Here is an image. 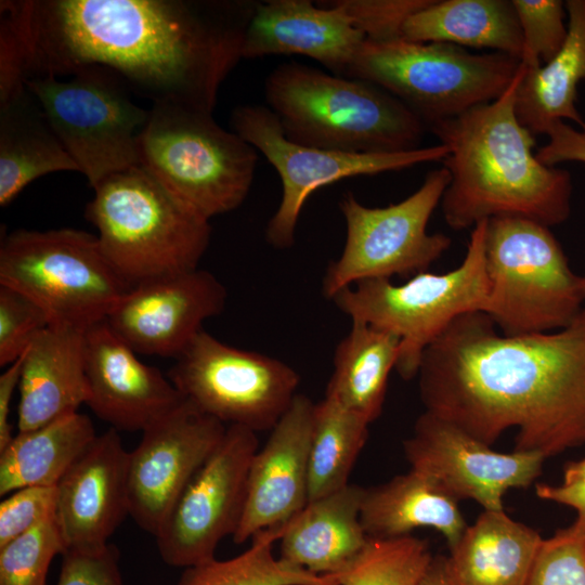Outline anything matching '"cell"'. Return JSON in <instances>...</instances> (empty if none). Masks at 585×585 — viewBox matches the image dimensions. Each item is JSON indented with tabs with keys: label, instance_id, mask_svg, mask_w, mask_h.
Returning <instances> with one entry per match:
<instances>
[{
	"label": "cell",
	"instance_id": "6da1fadb",
	"mask_svg": "<svg viewBox=\"0 0 585 585\" xmlns=\"http://www.w3.org/2000/svg\"><path fill=\"white\" fill-rule=\"evenodd\" d=\"M257 2L238 0H2L26 80L107 67L153 104L212 113L243 58Z\"/></svg>",
	"mask_w": 585,
	"mask_h": 585
},
{
	"label": "cell",
	"instance_id": "7a4b0ae2",
	"mask_svg": "<svg viewBox=\"0 0 585 585\" xmlns=\"http://www.w3.org/2000/svg\"><path fill=\"white\" fill-rule=\"evenodd\" d=\"M425 411L491 446L516 428L515 450L545 458L585 444V307L566 328L502 335L483 312L456 317L424 351Z\"/></svg>",
	"mask_w": 585,
	"mask_h": 585
},
{
	"label": "cell",
	"instance_id": "3957f363",
	"mask_svg": "<svg viewBox=\"0 0 585 585\" xmlns=\"http://www.w3.org/2000/svg\"><path fill=\"white\" fill-rule=\"evenodd\" d=\"M521 63L507 90L496 100L428 128L447 147L442 160L450 182L441 199L445 223L472 229L495 217H523L546 226L571 214L572 177L541 162L534 135L516 114V94L524 74Z\"/></svg>",
	"mask_w": 585,
	"mask_h": 585
},
{
	"label": "cell",
	"instance_id": "277c9868",
	"mask_svg": "<svg viewBox=\"0 0 585 585\" xmlns=\"http://www.w3.org/2000/svg\"><path fill=\"white\" fill-rule=\"evenodd\" d=\"M268 107L297 144L344 153H400L419 148L427 128L380 87L297 61L264 80Z\"/></svg>",
	"mask_w": 585,
	"mask_h": 585
},
{
	"label": "cell",
	"instance_id": "5b68a950",
	"mask_svg": "<svg viewBox=\"0 0 585 585\" xmlns=\"http://www.w3.org/2000/svg\"><path fill=\"white\" fill-rule=\"evenodd\" d=\"M86 218L117 274L133 287L198 269L211 236L203 217L141 165L108 176L94 187Z\"/></svg>",
	"mask_w": 585,
	"mask_h": 585
},
{
	"label": "cell",
	"instance_id": "8992f818",
	"mask_svg": "<svg viewBox=\"0 0 585 585\" xmlns=\"http://www.w3.org/2000/svg\"><path fill=\"white\" fill-rule=\"evenodd\" d=\"M484 255L489 296L483 313L502 335L566 328L585 307L583 276L570 268L549 226L523 217L491 218Z\"/></svg>",
	"mask_w": 585,
	"mask_h": 585
},
{
	"label": "cell",
	"instance_id": "52a82bcc",
	"mask_svg": "<svg viewBox=\"0 0 585 585\" xmlns=\"http://www.w3.org/2000/svg\"><path fill=\"white\" fill-rule=\"evenodd\" d=\"M139 159L178 199L210 220L244 203L258 153L212 113L156 103L140 135Z\"/></svg>",
	"mask_w": 585,
	"mask_h": 585
},
{
	"label": "cell",
	"instance_id": "ba28073f",
	"mask_svg": "<svg viewBox=\"0 0 585 585\" xmlns=\"http://www.w3.org/2000/svg\"><path fill=\"white\" fill-rule=\"evenodd\" d=\"M520 65L507 54L451 43L366 39L344 77L380 87L429 127L499 98Z\"/></svg>",
	"mask_w": 585,
	"mask_h": 585
},
{
	"label": "cell",
	"instance_id": "9c48e42d",
	"mask_svg": "<svg viewBox=\"0 0 585 585\" xmlns=\"http://www.w3.org/2000/svg\"><path fill=\"white\" fill-rule=\"evenodd\" d=\"M486 223L483 220L471 229L466 255L452 271L421 272L401 285L387 278L366 280L330 299L351 321L387 329L401 339L395 370L402 379L417 377L424 351L456 317L484 312Z\"/></svg>",
	"mask_w": 585,
	"mask_h": 585
},
{
	"label": "cell",
	"instance_id": "30bf717a",
	"mask_svg": "<svg viewBox=\"0 0 585 585\" xmlns=\"http://www.w3.org/2000/svg\"><path fill=\"white\" fill-rule=\"evenodd\" d=\"M0 285L38 303L51 324L81 330L105 321L131 288L106 259L96 235L67 227L5 234Z\"/></svg>",
	"mask_w": 585,
	"mask_h": 585
},
{
	"label": "cell",
	"instance_id": "8fae6325",
	"mask_svg": "<svg viewBox=\"0 0 585 585\" xmlns=\"http://www.w3.org/2000/svg\"><path fill=\"white\" fill-rule=\"evenodd\" d=\"M26 86L92 188L140 165L139 140L150 109L132 101L131 89L115 72L89 65L68 79L32 77Z\"/></svg>",
	"mask_w": 585,
	"mask_h": 585
},
{
	"label": "cell",
	"instance_id": "7c38bea8",
	"mask_svg": "<svg viewBox=\"0 0 585 585\" xmlns=\"http://www.w3.org/2000/svg\"><path fill=\"white\" fill-rule=\"evenodd\" d=\"M448 182V171L442 166L429 171L405 199L378 208L344 193L339 209L346 221V243L326 269L324 296L332 299L341 289L366 280L426 272L452 244L447 235L427 231Z\"/></svg>",
	"mask_w": 585,
	"mask_h": 585
},
{
	"label": "cell",
	"instance_id": "4fadbf2b",
	"mask_svg": "<svg viewBox=\"0 0 585 585\" xmlns=\"http://www.w3.org/2000/svg\"><path fill=\"white\" fill-rule=\"evenodd\" d=\"M168 378L205 414L226 426L271 430L300 382L285 362L220 341L202 329L174 359Z\"/></svg>",
	"mask_w": 585,
	"mask_h": 585
},
{
	"label": "cell",
	"instance_id": "5bb4252c",
	"mask_svg": "<svg viewBox=\"0 0 585 585\" xmlns=\"http://www.w3.org/2000/svg\"><path fill=\"white\" fill-rule=\"evenodd\" d=\"M235 133L259 151L277 171L282 182L280 205L265 226L266 242L278 249L294 245L296 227L307 199L316 190L358 176L403 170L419 164L442 161L443 144L400 153H344L289 141L275 114L263 105H242L230 117Z\"/></svg>",
	"mask_w": 585,
	"mask_h": 585
},
{
	"label": "cell",
	"instance_id": "9a60e30c",
	"mask_svg": "<svg viewBox=\"0 0 585 585\" xmlns=\"http://www.w3.org/2000/svg\"><path fill=\"white\" fill-rule=\"evenodd\" d=\"M258 448L257 432L227 426L155 535L166 564L186 569L208 562L216 558L219 543L233 536L242 518L249 467Z\"/></svg>",
	"mask_w": 585,
	"mask_h": 585
},
{
	"label": "cell",
	"instance_id": "2e32d148",
	"mask_svg": "<svg viewBox=\"0 0 585 585\" xmlns=\"http://www.w3.org/2000/svg\"><path fill=\"white\" fill-rule=\"evenodd\" d=\"M226 428L184 399L142 430L128 463L129 516L142 530L157 534Z\"/></svg>",
	"mask_w": 585,
	"mask_h": 585
},
{
	"label": "cell",
	"instance_id": "e0dca14e",
	"mask_svg": "<svg viewBox=\"0 0 585 585\" xmlns=\"http://www.w3.org/2000/svg\"><path fill=\"white\" fill-rule=\"evenodd\" d=\"M403 451L412 470L437 481L458 502L473 499L484 510H503L506 492L530 486L546 459L538 452H495L427 411L403 441Z\"/></svg>",
	"mask_w": 585,
	"mask_h": 585
},
{
	"label": "cell",
	"instance_id": "ac0fdd59",
	"mask_svg": "<svg viewBox=\"0 0 585 585\" xmlns=\"http://www.w3.org/2000/svg\"><path fill=\"white\" fill-rule=\"evenodd\" d=\"M226 296L212 273L195 269L131 287L105 321L135 353L177 359Z\"/></svg>",
	"mask_w": 585,
	"mask_h": 585
},
{
	"label": "cell",
	"instance_id": "d6986e66",
	"mask_svg": "<svg viewBox=\"0 0 585 585\" xmlns=\"http://www.w3.org/2000/svg\"><path fill=\"white\" fill-rule=\"evenodd\" d=\"M314 406L309 396L297 393L253 455L234 543L287 523L307 505Z\"/></svg>",
	"mask_w": 585,
	"mask_h": 585
},
{
	"label": "cell",
	"instance_id": "ffe728a7",
	"mask_svg": "<svg viewBox=\"0 0 585 585\" xmlns=\"http://www.w3.org/2000/svg\"><path fill=\"white\" fill-rule=\"evenodd\" d=\"M89 408L117 431H138L184 396L156 367L144 364L106 321L84 332Z\"/></svg>",
	"mask_w": 585,
	"mask_h": 585
},
{
	"label": "cell",
	"instance_id": "44dd1931",
	"mask_svg": "<svg viewBox=\"0 0 585 585\" xmlns=\"http://www.w3.org/2000/svg\"><path fill=\"white\" fill-rule=\"evenodd\" d=\"M128 463L119 431L109 428L62 477L56 484L55 520L65 550L108 544L129 515Z\"/></svg>",
	"mask_w": 585,
	"mask_h": 585
},
{
	"label": "cell",
	"instance_id": "7402d4cb",
	"mask_svg": "<svg viewBox=\"0 0 585 585\" xmlns=\"http://www.w3.org/2000/svg\"><path fill=\"white\" fill-rule=\"evenodd\" d=\"M365 35L336 1L320 6L310 0L257 2L247 25L243 58L298 54L344 77Z\"/></svg>",
	"mask_w": 585,
	"mask_h": 585
},
{
	"label": "cell",
	"instance_id": "603a6c76",
	"mask_svg": "<svg viewBox=\"0 0 585 585\" xmlns=\"http://www.w3.org/2000/svg\"><path fill=\"white\" fill-rule=\"evenodd\" d=\"M84 332L50 324L26 350L18 385V431L77 413L87 403Z\"/></svg>",
	"mask_w": 585,
	"mask_h": 585
},
{
	"label": "cell",
	"instance_id": "cb8c5ba5",
	"mask_svg": "<svg viewBox=\"0 0 585 585\" xmlns=\"http://www.w3.org/2000/svg\"><path fill=\"white\" fill-rule=\"evenodd\" d=\"M364 489L349 483L308 502L281 525L278 557L318 575L342 571L368 540L360 519Z\"/></svg>",
	"mask_w": 585,
	"mask_h": 585
},
{
	"label": "cell",
	"instance_id": "d4e9b609",
	"mask_svg": "<svg viewBox=\"0 0 585 585\" xmlns=\"http://www.w3.org/2000/svg\"><path fill=\"white\" fill-rule=\"evenodd\" d=\"M543 537L503 510H483L445 558L452 585H525Z\"/></svg>",
	"mask_w": 585,
	"mask_h": 585
},
{
	"label": "cell",
	"instance_id": "484cf974",
	"mask_svg": "<svg viewBox=\"0 0 585 585\" xmlns=\"http://www.w3.org/2000/svg\"><path fill=\"white\" fill-rule=\"evenodd\" d=\"M360 519L367 537L410 535L418 528H432L453 547L467 524L458 500L437 481L415 470L364 489Z\"/></svg>",
	"mask_w": 585,
	"mask_h": 585
},
{
	"label": "cell",
	"instance_id": "4316f807",
	"mask_svg": "<svg viewBox=\"0 0 585 585\" xmlns=\"http://www.w3.org/2000/svg\"><path fill=\"white\" fill-rule=\"evenodd\" d=\"M564 4L568 35L562 48L541 66L525 67L517 89L518 120L533 135L545 134L555 121L570 120L585 127L576 108L577 84L585 79V0Z\"/></svg>",
	"mask_w": 585,
	"mask_h": 585
},
{
	"label": "cell",
	"instance_id": "83f0119b",
	"mask_svg": "<svg viewBox=\"0 0 585 585\" xmlns=\"http://www.w3.org/2000/svg\"><path fill=\"white\" fill-rule=\"evenodd\" d=\"M56 171L78 167L26 88L0 104V206H8L36 179Z\"/></svg>",
	"mask_w": 585,
	"mask_h": 585
},
{
	"label": "cell",
	"instance_id": "f1b7e54d",
	"mask_svg": "<svg viewBox=\"0 0 585 585\" xmlns=\"http://www.w3.org/2000/svg\"><path fill=\"white\" fill-rule=\"evenodd\" d=\"M402 38L491 49L518 60L523 48L511 0H431L404 23Z\"/></svg>",
	"mask_w": 585,
	"mask_h": 585
},
{
	"label": "cell",
	"instance_id": "f546056e",
	"mask_svg": "<svg viewBox=\"0 0 585 585\" xmlns=\"http://www.w3.org/2000/svg\"><path fill=\"white\" fill-rule=\"evenodd\" d=\"M401 339L387 329L351 321L337 344L325 395L337 400L369 425L381 414L391 370L396 366Z\"/></svg>",
	"mask_w": 585,
	"mask_h": 585
},
{
	"label": "cell",
	"instance_id": "4dcf8cb0",
	"mask_svg": "<svg viewBox=\"0 0 585 585\" xmlns=\"http://www.w3.org/2000/svg\"><path fill=\"white\" fill-rule=\"evenodd\" d=\"M96 435L89 416L78 412L18 431L0 452V495L26 486H56Z\"/></svg>",
	"mask_w": 585,
	"mask_h": 585
},
{
	"label": "cell",
	"instance_id": "1f68e13d",
	"mask_svg": "<svg viewBox=\"0 0 585 585\" xmlns=\"http://www.w3.org/2000/svg\"><path fill=\"white\" fill-rule=\"evenodd\" d=\"M368 427L365 419L330 396L315 403L308 502L349 484L350 473L367 441Z\"/></svg>",
	"mask_w": 585,
	"mask_h": 585
},
{
	"label": "cell",
	"instance_id": "d6a6232c",
	"mask_svg": "<svg viewBox=\"0 0 585 585\" xmlns=\"http://www.w3.org/2000/svg\"><path fill=\"white\" fill-rule=\"evenodd\" d=\"M281 526L258 532L244 552L186 568L177 585H339L334 575H318L273 554Z\"/></svg>",
	"mask_w": 585,
	"mask_h": 585
},
{
	"label": "cell",
	"instance_id": "836d02e7",
	"mask_svg": "<svg viewBox=\"0 0 585 585\" xmlns=\"http://www.w3.org/2000/svg\"><path fill=\"white\" fill-rule=\"evenodd\" d=\"M433 557L427 543L411 534L368 537L360 554L339 573V585H418Z\"/></svg>",
	"mask_w": 585,
	"mask_h": 585
},
{
	"label": "cell",
	"instance_id": "e575fe53",
	"mask_svg": "<svg viewBox=\"0 0 585 585\" xmlns=\"http://www.w3.org/2000/svg\"><path fill=\"white\" fill-rule=\"evenodd\" d=\"M64 550L54 516L0 547V585H46L53 558Z\"/></svg>",
	"mask_w": 585,
	"mask_h": 585
},
{
	"label": "cell",
	"instance_id": "d590c367",
	"mask_svg": "<svg viewBox=\"0 0 585 585\" xmlns=\"http://www.w3.org/2000/svg\"><path fill=\"white\" fill-rule=\"evenodd\" d=\"M520 24L523 48L520 62L535 68L550 61L568 35L567 10L560 0H511Z\"/></svg>",
	"mask_w": 585,
	"mask_h": 585
},
{
	"label": "cell",
	"instance_id": "8d00e7d4",
	"mask_svg": "<svg viewBox=\"0 0 585 585\" xmlns=\"http://www.w3.org/2000/svg\"><path fill=\"white\" fill-rule=\"evenodd\" d=\"M525 585H585V517L543 538Z\"/></svg>",
	"mask_w": 585,
	"mask_h": 585
},
{
	"label": "cell",
	"instance_id": "74e56055",
	"mask_svg": "<svg viewBox=\"0 0 585 585\" xmlns=\"http://www.w3.org/2000/svg\"><path fill=\"white\" fill-rule=\"evenodd\" d=\"M48 313L18 290L0 285V366L14 363L49 325Z\"/></svg>",
	"mask_w": 585,
	"mask_h": 585
},
{
	"label": "cell",
	"instance_id": "f35d334b",
	"mask_svg": "<svg viewBox=\"0 0 585 585\" xmlns=\"http://www.w3.org/2000/svg\"><path fill=\"white\" fill-rule=\"evenodd\" d=\"M56 510V486H26L0 504V547L32 530Z\"/></svg>",
	"mask_w": 585,
	"mask_h": 585
},
{
	"label": "cell",
	"instance_id": "ab89813d",
	"mask_svg": "<svg viewBox=\"0 0 585 585\" xmlns=\"http://www.w3.org/2000/svg\"><path fill=\"white\" fill-rule=\"evenodd\" d=\"M431 0H338L355 27L370 40L402 37L404 23Z\"/></svg>",
	"mask_w": 585,
	"mask_h": 585
},
{
	"label": "cell",
	"instance_id": "60d3db41",
	"mask_svg": "<svg viewBox=\"0 0 585 585\" xmlns=\"http://www.w3.org/2000/svg\"><path fill=\"white\" fill-rule=\"evenodd\" d=\"M56 585H121L119 552L116 546L94 549H66Z\"/></svg>",
	"mask_w": 585,
	"mask_h": 585
},
{
	"label": "cell",
	"instance_id": "b9f144b4",
	"mask_svg": "<svg viewBox=\"0 0 585 585\" xmlns=\"http://www.w3.org/2000/svg\"><path fill=\"white\" fill-rule=\"evenodd\" d=\"M545 134L547 143L535 153L541 162L551 167L568 161L585 164V127L577 129L564 121H555Z\"/></svg>",
	"mask_w": 585,
	"mask_h": 585
},
{
	"label": "cell",
	"instance_id": "7bdbcfd3",
	"mask_svg": "<svg viewBox=\"0 0 585 585\" xmlns=\"http://www.w3.org/2000/svg\"><path fill=\"white\" fill-rule=\"evenodd\" d=\"M25 352L9 365L0 376V452L5 448L14 437L9 417L13 394L20 385Z\"/></svg>",
	"mask_w": 585,
	"mask_h": 585
},
{
	"label": "cell",
	"instance_id": "ee69618b",
	"mask_svg": "<svg viewBox=\"0 0 585 585\" xmlns=\"http://www.w3.org/2000/svg\"><path fill=\"white\" fill-rule=\"evenodd\" d=\"M536 495L545 500L555 502L576 510L577 517H585V481L572 484H537Z\"/></svg>",
	"mask_w": 585,
	"mask_h": 585
},
{
	"label": "cell",
	"instance_id": "f6af8a7d",
	"mask_svg": "<svg viewBox=\"0 0 585 585\" xmlns=\"http://www.w3.org/2000/svg\"><path fill=\"white\" fill-rule=\"evenodd\" d=\"M418 585H452L445 571V558H433Z\"/></svg>",
	"mask_w": 585,
	"mask_h": 585
},
{
	"label": "cell",
	"instance_id": "bcb514c9",
	"mask_svg": "<svg viewBox=\"0 0 585 585\" xmlns=\"http://www.w3.org/2000/svg\"><path fill=\"white\" fill-rule=\"evenodd\" d=\"M585 481V458L570 461L563 469V484Z\"/></svg>",
	"mask_w": 585,
	"mask_h": 585
},
{
	"label": "cell",
	"instance_id": "7dc6e473",
	"mask_svg": "<svg viewBox=\"0 0 585 585\" xmlns=\"http://www.w3.org/2000/svg\"><path fill=\"white\" fill-rule=\"evenodd\" d=\"M582 276H583V280H584V285H585V273H584V275H582Z\"/></svg>",
	"mask_w": 585,
	"mask_h": 585
}]
</instances>
